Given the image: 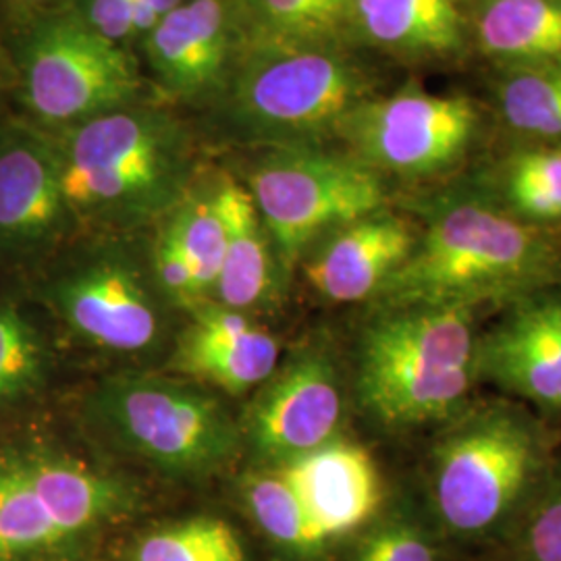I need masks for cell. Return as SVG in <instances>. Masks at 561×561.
<instances>
[{
	"instance_id": "6da1fadb",
	"label": "cell",
	"mask_w": 561,
	"mask_h": 561,
	"mask_svg": "<svg viewBox=\"0 0 561 561\" xmlns=\"http://www.w3.org/2000/svg\"><path fill=\"white\" fill-rule=\"evenodd\" d=\"M561 275L560 250L482 198L445 201L408 261L382 285L389 308L470 306L539 294Z\"/></svg>"
},
{
	"instance_id": "7a4b0ae2",
	"label": "cell",
	"mask_w": 561,
	"mask_h": 561,
	"mask_svg": "<svg viewBox=\"0 0 561 561\" xmlns=\"http://www.w3.org/2000/svg\"><path fill=\"white\" fill-rule=\"evenodd\" d=\"M57 146L65 202L90 221L125 225L167 210L192 162L180 121L141 102L67 127Z\"/></svg>"
},
{
	"instance_id": "3957f363",
	"label": "cell",
	"mask_w": 561,
	"mask_h": 561,
	"mask_svg": "<svg viewBox=\"0 0 561 561\" xmlns=\"http://www.w3.org/2000/svg\"><path fill=\"white\" fill-rule=\"evenodd\" d=\"M474 308H389L362 337L358 389L387 426H416L458 414L477 368Z\"/></svg>"
},
{
	"instance_id": "277c9868",
	"label": "cell",
	"mask_w": 561,
	"mask_h": 561,
	"mask_svg": "<svg viewBox=\"0 0 561 561\" xmlns=\"http://www.w3.org/2000/svg\"><path fill=\"white\" fill-rule=\"evenodd\" d=\"M373 80L341 46H248L219 92L240 138L312 146L370 99Z\"/></svg>"
},
{
	"instance_id": "5b68a950",
	"label": "cell",
	"mask_w": 561,
	"mask_h": 561,
	"mask_svg": "<svg viewBox=\"0 0 561 561\" xmlns=\"http://www.w3.org/2000/svg\"><path fill=\"white\" fill-rule=\"evenodd\" d=\"M547 470L542 431L522 410H472L433 454L437 516L460 537L489 535L535 495Z\"/></svg>"
},
{
	"instance_id": "8992f818",
	"label": "cell",
	"mask_w": 561,
	"mask_h": 561,
	"mask_svg": "<svg viewBox=\"0 0 561 561\" xmlns=\"http://www.w3.org/2000/svg\"><path fill=\"white\" fill-rule=\"evenodd\" d=\"M21 94L50 127H73L140 102L141 80L129 53L92 32L73 9L38 21L23 41Z\"/></svg>"
},
{
	"instance_id": "52a82bcc",
	"label": "cell",
	"mask_w": 561,
	"mask_h": 561,
	"mask_svg": "<svg viewBox=\"0 0 561 561\" xmlns=\"http://www.w3.org/2000/svg\"><path fill=\"white\" fill-rule=\"evenodd\" d=\"M248 192L285 264L296 261L322 231L385 206V187L375 169L314 146H285L264 157L250 175Z\"/></svg>"
},
{
	"instance_id": "ba28073f",
	"label": "cell",
	"mask_w": 561,
	"mask_h": 561,
	"mask_svg": "<svg viewBox=\"0 0 561 561\" xmlns=\"http://www.w3.org/2000/svg\"><path fill=\"white\" fill-rule=\"evenodd\" d=\"M94 405L117 442L175 474L208 472L236 451L238 433L227 412L180 382L123 375L102 385Z\"/></svg>"
},
{
	"instance_id": "9c48e42d",
	"label": "cell",
	"mask_w": 561,
	"mask_h": 561,
	"mask_svg": "<svg viewBox=\"0 0 561 561\" xmlns=\"http://www.w3.org/2000/svg\"><path fill=\"white\" fill-rule=\"evenodd\" d=\"M477 123V108L466 96L405 85L391 96L362 102L341 123L340 134L370 169L424 178L460 161Z\"/></svg>"
},
{
	"instance_id": "30bf717a",
	"label": "cell",
	"mask_w": 561,
	"mask_h": 561,
	"mask_svg": "<svg viewBox=\"0 0 561 561\" xmlns=\"http://www.w3.org/2000/svg\"><path fill=\"white\" fill-rule=\"evenodd\" d=\"M141 42L154 80L171 99H217L245 46L240 2L185 0Z\"/></svg>"
},
{
	"instance_id": "8fae6325",
	"label": "cell",
	"mask_w": 561,
	"mask_h": 561,
	"mask_svg": "<svg viewBox=\"0 0 561 561\" xmlns=\"http://www.w3.org/2000/svg\"><path fill=\"white\" fill-rule=\"evenodd\" d=\"M341 405L333 364L321 354H304L256 401L250 437L262 458L285 466L335 439Z\"/></svg>"
},
{
	"instance_id": "7c38bea8",
	"label": "cell",
	"mask_w": 561,
	"mask_h": 561,
	"mask_svg": "<svg viewBox=\"0 0 561 561\" xmlns=\"http://www.w3.org/2000/svg\"><path fill=\"white\" fill-rule=\"evenodd\" d=\"M57 306L73 333L108 352H144L161 337L157 304L119 261L101 259L69 275L57 287Z\"/></svg>"
},
{
	"instance_id": "4fadbf2b",
	"label": "cell",
	"mask_w": 561,
	"mask_h": 561,
	"mask_svg": "<svg viewBox=\"0 0 561 561\" xmlns=\"http://www.w3.org/2000/svg\"><path fill=\"white\" fill-rule=\"evenodd\" d=\"M479 375L510 393L561 410V296L533 294L484 340H479Z\"/></svg>"
},
{
	"instance_id": "5bb4252c",
	"label": "cell",
	"mask_w": 561,
	"mask_h": 561,
	"mask_svg": "<svg viewBox=\"0 0 561 561\" xmlns=\"http://www.w3.org/2000/svg\"><path fill=\"white\" fill-rule=\"evenodd\" d=\"M71 215L57 141L27 127L0 136V252H23L59 236Z\"/></svg>"
},
{
	"instance_id": "9a60e30c",
	"label": "cell",
	"mask_w": 561,
	"mask_h": 561,
	"mask_svg": "<svg viewBox=\"0 0 561 561\" xmlns=\"http://www.w3.org/2000/svg\"><path fill=\"white\" fill-rule=\"evenodd\" d=\"M416 240L408 222L379 210L340 227L308 264L306 277L327 300H366L408 261Z\"/></svg>"
},
{
	"instance_id": "2e32d148",
	"label": "cell",
	"mask_w": 561,
	"mask_h": 561,
	"mask_svg": "<svg viewBox=\"0 0 561 561\" xmlns=\"http://www.w3.org/2000/svg\"><path fill=\"white\" fill-rule=\"evenodd\" d=\"M280 468L324 541L356 530L381 505L379 470L360 445L333 439Z\"/></svg>"
},
{
	"instance_id": "e0dca14e",
	"label": "cell",
	"mask_w": 561,
	"mask_h": 561,
	"mask_svg": "<svg viewBox=\"0 0 561 561\" xmlns=\"http://www.w3.org/2000/svg\"><path fill=\"white\" fill-rule=\"evenodd\" d=\"M279 360L277 340L238 310L210 308L183 333L178 368L229 393L266 381Z\"/></svg>"
},
{
	"instance_id": "ac0fdd59",
	"label": "cell",
	"mask_w": 561,
	"mask_h": 561,
	"mask_svg": "<svg viewBox=\"0 0 561 561\" xmlns=\"http://www.w3.org/2000/svg\"><path fill=\"white\" fill-rule=\"evenodd\" d=\"M350 34L403 59H449L466 46L458 0H354Z\"/></svg>"
},
{
	"instance_id": "d6986e66",
	"label": "cell",
	"mask_w": 561,
	"mask_h": 561,
	"mask_svg": "<svg viewBox=\"0 0 561 561\" xmlns=\"http://www.w3.org/2000/svg\"><path fill=\"white\" fill-rule=\"evenodd\" d=\"M227 241L215 291L229 310H245L261 304L273 287L271 238L248 192L231 178L215 187Z\"/></svg>"
},
{
	"instance_id": "ffe728a7",
	"label": "cell",
	"mask_w": 561,
	"mask_h": 561,
	"mask_svg": "<svg viewBox=\"0 0 561 561\" xmlns=\"http://www.w3.org/2000/svg\"><path fill=\"white\" fill-rule=\"evenodd\" d=\"M21 460L44 510L65 537L113 518L127 505L119 482L78 461L50 454H34Z\"/></svg>"
},
{
	"instance_id": "44dd1931",
	"label": "cell",
	"mask_w": 561,
	"mask_h": 561,
	"mask_svg": "<svg viewBox=\"0 0 561 561\" xmlns=\"http://www.w3.org/2000/svg\"><path fill=\"white\" fill-rule=\"evenodd\" d=\"M477 32L491 57L561 62V0H482Z\"/></svg>"
},
{
	"instance_id": "7402d4cb",
	"label": "cell",
	"mask_w": 561,
	"mask_h": 561,
	"mask_svg": "<svg viewBox=\"0 0 561 561\" xmlns=\"http://www.w3.org/2000/svg\"><path fill=\"white\" fill-rule=\"evenodd\" d=\"M245 46H341L354 0H238Z\"/></svg>"
},
{
	"instance_id": "603a6c76",
	"label": "cell",
	"mask_w": 561,
	"mask_h": 561,
	"mask_svg": "<svg viewBox=\"0 0 561 561\" xmlns=\"http://www.w3.org/2000/svg\"><path fill=\"white\" fill-rule=\"evenodd\" d=\"M65 539L38 500L23 460H0V561L20 560Z\"/></svg>"
},
{
	"instance_id": "cb8c5ba5",
	"label": "cell",
	"mask_w": 561,
	"mask_h": 561,
	"mask_svg": "<svg viewBox=\"0 0 561 561\" xmlns=\"http://www.w3.org/2000/svg\"><path fill=\"white\" fill-rule=\"evenodd\" d=\"M505 121L528 136L561 138V62L524 65L500 85Z\"/></svg>"
},
{
	"instance_id": "d4e9b609",
	"label": "cell",
	"mask_w": 561,
	"mask_h": 561,
	"mask_svg": "<svg viewBox=\"0 0 561 561\" xmlns=\"http://www.w3.org/2000/svg\"><path fill=\"white\" fill-rule=\"evenodd\" d=\"M503 198L520 221H561V148L526 150L505 164Z\"/></svg>"
},
{
	"instance_id": "484cf974",
	"label": "cell",
	"mask_w": 561,
	"mask_h": 561,
	"mask_svg": "<svg viewBox=\"0 0 561 561\" xmlns=\"http://www.w3.org/2000/svg\"><path fill=\"white\" fill-rule=\"evenodd\" d=\"M248 503L262 530L280 545L310 551L324 542L283 468L252 479L248 484Z\"/></svg>"
},
{
	"instance_id": "4316f807",
	"label": "cell",
	"mask_w": 561,
	"mask_h": 561,
	"mask_svg": "<svg viewBox=\"0 0 561 561\" xmlns=\"http://www.w3.org/2000/svg\"><path fill=\"white\" fill-rule=\"evenodd\" d=\"M164 229L180 243L201 285L202 296L213 291L221 273L227 241L217 190L183 202Z\"/></svg>"
},
{
	"instance_id": "83f0119b",
	"label": "cell",
	"mask_w": 561,
	"mask_h": 561,
	"mask_svg": "<svg viewBox=\"0 0 561 561\" xmlns=\"http://www.w3.org/2000/svg\"><path fill=\"white\" fill-rule=\"evenodd\" d=\"M136 561H245V553L227 522L196 518L144 539Z\"/></svg>"
},
{
	"instance_id": "f1b7e54d",
	"label": "cell",
	"mask_w": 561,
	"mask_h": 561,
	"mask_svg": "<svg viewBox=\"0 0 561 561\" xmlns=\"http://www.w3.org/2000/svg\"><path fill=\"white\" fill-rule=\"evenodd\" d=\"M44 368L36 331L11 308H0V403L34 387Z\"/></svg>"
},
{
	"instance_id": "f546056e",
	"label": "cell",
	"mask_w": 561,
	"mask_h": 561,
	"mask_svg": "<svg viewBox=\"0 0 561 561\" xmlns=\"http://www.w3.org/2000/svg\"><path fill=\"white\" fill-rule=\"evenodd\" d=\"M522 528L526 561H561V463L545 474Z\"/></svg>"
},
{
	"instance_id": "4dcf8cb0",
	"label": "cell",
	"mask_w": 561,
	"mask_h": 561,
	"mask_svg": "<svg viewBox=\"0 0 561 561\" xmlns=\"http://www.w3.org/2000/svg\"><path fill=\"white\" fill-rule=\"evenodd\" d=\"M354 561H437V553L419 526L391 522L362 542Z\"/></svg>"
},
{
	"instance_id": "1f68e13d",
	"label": "cell",
	"mask_w": 561,
	"mask_h": 561,
	"mask_svg": "<svg viewBox=\"0 0 561 561\" xmlns=\"http://www.w3.org/2000/svg\"><path fill=\"white\" fill-rule=\"evenodd\" d=\"M71 9L104 41L119 44L123 48L136 41L131 0H73Z\"/></svg>"
},
{
	"instance_id": "d6a6232c",
	"label": "cell",
	"mask_w": 561,
	"mask_h": 561,
	"mask_svg": "<svg viewBox=\"0 0 561 561\" xmlns=\"http://www.w3.org/2000/svg\"><path fill=\"white\" fill-rule=\"evenodd\" d=\"M154 268L162 289L175 300L192 301L202 298L201 285L185 259L178 240L164 229L154 248Z\"/></svg>"
},
{
	"instance_id": "836d02e7",
	"label": "cell",
	"mask_w": 561,
	"mask_h": 561,
	"mask_svg": "<svg viewBox=\"0 0 561 561\" xmlns=\"http://www.w3.org/2000/svg\"><path fill=\"white\" fill-rule=\"evenodd\" d=\"M148 2H150L152 11L157 13V18L161 21L164 15H169L171 11H175L178 7H181L185 0H148Z\"/></svg>"
},
{
	"instance_id": "e575fe53",
	"label": "cell",
	"mask_w": 561,
	"mask_h": 561,
	"mask_svg": "<svg viewBox=\"0 0 561 561\" xmlns=\"http://www.w3.org/2000/svg\"><path fill=\"white\" fill-rule=\"evenodd\" d=\"M21 4H25V7H48V4H57V2H62V0H18Z\"/></svg>"
},
{
	"instance_id": "d590c367",
	"label": "cell",
	"mask_w": 561,
	"mask_h": 561,
	"mask_svg": "<svg viewBox=\"0 0 561 561\" xmlns=\"http://www.w3.org/2000/svg\"><path fill=\"white\" fill-rule=\"evenodd\" d=\"M2 88H4V73H2V55H0V94H2Z\"/></svg>"
}]
</instances>
